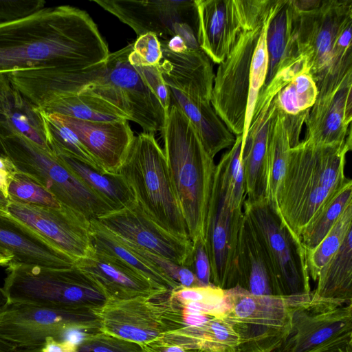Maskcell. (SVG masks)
Wrapping results in <instances>:
<instances>
[{"instance_id":"cell-1","label":"cell","mask_w":352,"mask_h":352,"mask_svg":"<svg viewBox=\"0 0 352 352\" xmlns=\"http://www.w3.org/2000/svg\"><path fill=\"white\" fill-rule=\"evenodd\" d=\"M109 54L91 17L73 6L45 7L25 18L0 23V73L85 69L104 62Z\"/></svg>"},{"instance_id":"cell-2","label":"cell","mask_w":352,"mask_h":352,"mask_svg":"<svg viewBox=\"0 0 352 352\" xmlns=\"http://www.w3.org/2000/svg\"><path fill=\"white\" fill-rule=\"evenodd\" d=\"M352 139L338 145L301 140L289 149L276 197V212L291 232L300 235L327 203L351 179L346 177V154Z\"/></svg>"},{"instance_id":"cell-3","label":"cell","mask_w":352,"mask_h":352,"mask_svg":"<svg viewBox=\"0 0 352 352\" xmlns=\"http://www.w3.org/2000/svg\"><path fill=\"white\" fill-rule=\"evenodd\" d=\"M164 153L191 242H205L216 164L188 117L170 103L164 128Z\"/></svg>"},{"instance_id":"cell-4","label":"cell","mask_w":352,"mask_h":352,"mask_svg":"<svg viewBox=\"0 0 352 352\" xmlns=\"http://www.w3.org/2000/svg\"><path fill=\"white\" fill-rule=\"evenodd\" d=\"M294 37L318 91L339 82L352 72L351 45L341 36L352 25L351 0H293Z\"/></svg>"},{"instance_id":"cell-5","label":"cell","mask_w":352,"mask_h":352,"mask_svg":"<svg viewBox=\"0 0 352 352\" xmlns=\"http://www.w3.org/2000/svg\"><path fill=\"white\" fill-rule=\"evenodd\" d=\"M117 173L124 177L136 201L155 223L180 239L190 241L164 151L154 134L143 132L135 136Z\"/></svg>"},{"instance_id":"cell-6","label":"cell","mask_w":352,"mask_h":352,"mask_svg":"<svg viewBox=\"0 0 352 352\" xmlns=\"http://www.w3.org/2000/svg\"><path fill=\"white\" fill-rule=\"evenodd\" d=\"M6 272L2 288L9 302L90 310L107 300L75 264L51 268L12 261Z\"/></svg>"},{"instance_id":"cell-7","label":"cell","mask_w":352,"mask_h":352,"mask_svg":"<svg viewBox=\"0 0 352 352\" xmlns=\"http://www.w3.org/2000/svg\"><path fill=\"white\" fill-rule=\"evenodd\" d=\"M133 43L87 69L79 93L97 96L126 113L145 133L162 131L166 117L157 98L129 61ZM78 93V94H79Z\"/></svg>"},{"instance_id":"cell-8","label":"cell","mask_w":352,"mask_h":352,"mask_svg":"<svg viewBox=\"0 0 352 352\" xmlns=\"http://www.w3.org/2000/svg\"><path fill=\"white\" fill-rule=\"evenodd\" d=\"M1 140L6 156L15 170L41 185L61 205L89 221L114 212L105 201L65 166L56 155L46 152L18 134L3 138Z\"/></svg>"},{"instance_id":"cell-9","label":"cell","mask_w":352,"mask_h":352,"mask_svg":"<svg viewBox=\"0 0 352 352\" xmlns=\"http://www.w3.org/2000/svg\"><path fill=\"white\" fill-rule=\"evenodd\" d=\"M265 254L272 274L274 296L285 298L309 295L311 291L306 252L296 236L265 200L243 206Z\"/></svg>"},{"instance_id":"cell-10","label":"cell","mask_w":352,"mask_h":352,"mask_svg":"<svg viewBox=\"0 0 352 352\" xmlns=\"http://www.w3.org/2000/svg\"><path fill=\"white\" fill-rule=\"evenodd\" d=\"M227 309L223 319L236 333L235 352H275L291 331L287 298L256 296L235 286L225 289Z\"/></svg>"},{"instance_id":"cell-11","label":"cell","mask_w":352,"mask_h":352,"mask_svg":"<svg viewBox=\"0 0 352 352\" xmlns=\"http://www.w3.org/2000/svg\"><path fill=\"white\" fill-rule=\"evenodd\" d=\"M274 1L263 15L243 28L214 74L210 102L234 136L243 131L251 62L261 30L285 0Z\"/></svg>"},{"instance_id":"cell-12","label":"cell","mask_w":352,"mask_h":352,"mask_svg":"<svg viewBox=\"0 0 352 352\" xmlns=\"http://www.w3.org/2000/svg\"><path fill=\"white\" fill-rule=\"evenodd\" d=\"M170 292L155 296L107 299L90 311L97 318L100 331L140 345L181 327L182 310Z\"/></svg>"},{"instance_id":"cell-13","label":"cell","mask_w":352,"mask_h":352,"mask_svg":"<svg viewBox=\"0 0 352 352\" xmlns=\"http://www.w3.org/2000/svg\"><path fill=\"white\" fill-rule=\"evenodd\" d=\"M100 329L88 309L8 302L0 310V339L16 349L41 348L48 338L63 340L72 329Z\"/></svg>"},{"instance_id":"cell-14","label":"cell","mask_w":352,"mask_h":352,"mask_svg":"<svg viewBox=\"0 0 352 352\" xmlns=\"http://www.w3.org/2000/svg\"><path fill=\"white\" fill-rule=\"evenodd\" d=\"M291 331L275 352H316L352 342V304L307 296L291 298Z\"/></svg>"},{"instance_id":"cell-15","label":"cell","mask_w":352,"mask_h":352,"mask_svg":"<svg viewBox=\"0 0 352 352\" xmlns=\"http://www.w3.org/2000/svg\"><path fill=\"white\" fill-rule=\"evenodd\" d=\"M140 36L153 33L162 40L180 36L188 50H198L195 0H94Z\"/></svg>"},{"instance_id":"cell-16","label":"cell","mask_w":352,"mask_h":352,"mask_svg":"<svg viewBox=\"0 0 352 352\" xmlns=\"http://www.w3.org/2000/svg\"><path fill=\"white\" fill-rule=\"evenodd\" d=\"M272 0H195L197 41L210 60L219 64L243 28L259 19Z\"/></svg>"},{"instance_id":"cell-17","label":"cell","mask_w":352,"mask_h":352,"mask_svg":"<svg viewBox=\"0 0 352 352\" xmlns=\"http://www.w3.org/2000/svg\"><path fill=\"white\" fill-rule=\"evenodd\" d=\"M243 210H232L225 201L215 169L208 205L205 246L210 265V281L223 289L237 285L236 256Z\"/></svg>"},{"instance_id":"cell-18","label":"cell","mask_w":352,"mask_h":352,"mask_svg":"<svg viewBox=\"0 0 352 352\" xmlns=\"http://www.w3.org/2000/svg\"><path fill=\"white\" fill-rule=\"evenodd\" d=\"M3 209L11 217L35 232L75 261L93 249L90 221L82 214L61 205L42 206L7 199Z\"/></svg>"},{"instance_id":"cell-19","label":"cell","mask_w":352,"mask_h":352,"mask_svg":"<svg viewBox=\"0 0 352 352\" xmlns=\"http://www.w3.org/2000/svg\"><path fill=\"white\" fill-rule=\"evenodd\" d=\"M122 241L186 267L191 241L180 239L160 228L135 201L96 219Z\"/></svg>"},{"instance_id":"cell-20","label":"cell","mask_w":352,"mask_h":352,"mask_svg":"<svg viewBox=\"0 0 352 352\" xmlns=\"http://www.w3.org/2000/svg\"><path fill=\"white\" fill-rule=\"evenodd\" d=\"M352 72L338 84L318 91L305 120L303 140L338 145L352 139Z\"/></svg>"},{"instance_id":"cell-21","label":"cell","mask_w":352,"mask_h":352,"mask_svg":"<svg viewBox=\"0 0 352 352\" xmlns=\"http://www.w3.org/2000/svg\"><path fill=\"white\" fill-rule=\"evenodd\" d=\"M278 91L268 87L259 94L246 137L241 160L245 181V201L265 200V153L270 121L276 111Z\"/></svg>"},{"instance_id":"cell-22","label":"cell","mask_w":352,"mask_h":352,"mask_svg":"<svg viewBox=\"0 0 352 352\" xmlns=\"http://www.w3.org/2000/svg\"><path fill=\"white\" fill-rule=\"evenodd\" d=\"M52 113L76 135L105 173H117L135 138L129 120L87 121Z\"/></svg>"},{"instance_id":"cell-23","label":"cell","mask_w":352,"mask_h":352,"mask_svg":"<svg viewBox=\"0 0 352 352\" xmlns=\"http://www.w3.org/2000/svg\"><path fill=\"white\" fill-rule=\"evenodd\" d=\"M93 248V247H92ZM75 265L97 285L106 299H129L168 293L118 259L94 248Z\"/></svg>"},{"instance_id":"cell-24","label":"cell","mask_w":352,"mask_h":352,"mask_svg":"<svg viewBox=\"0 0 352 352\" xmlns=\"http://www.w3.org/2000/svg\"><path fill=\"white\" fill-rule=\"evenodd\" d=\"M161 47L162 58L157 67L166 85L193 99L210 103L214 74L208 56L201 49L175 53L162 44Z\"/></svg>"},{"instance_id":"cell-25","label":"cell","mask_w":352,"mask_h":352,"mask_svg":"<svg viewBox=\"0 0 352 352\" xmlns=\"http://www.w3.org/2000/svg\"><path fill=\"white\" fill-rule=\"evenodd\" d=\"M0 204V249L12 261L51 268L70 267L75 261L35 232L8 214Z\"/></svg>"},{"instance_id":"cell-26","label":"cell","mask_w":352,"mask_h":352,"mask_svg":"<svg viewBox=\"0 0 352 352\" xmlns=\"http://www.w3.org/2000/svg\"><path fill=\"white\" fill-rule=\"evenodd\" d=\"M309 110L289 116L277 107L270 121L265 153V201L276 212L277 194L286 170L289 151L300 141Z\"/></svg>"},{"instance_id":"cell-27","label":"cell","mask_w":352,"mask_h":352,"mask_svg":"<svg viewBox=\"0 0 352 352\" xmlns=\"http://www.w3.org/2000/svg\"><path fill=\"white\" fill-rule=\"evenodd\" d=\"M182 314L181 327L164 333L160 339L187 349L235 352L238 337L222 318L182 311Z\"/></svg>"},{"instance_id":"cell-28","label":"cell","mask_w":352,"mask_h":352,"mask_svg":"<svg viewBox=\"0 0 352 352\" xmlns=\"http://www.w3.org/2000/svg\"><path fill=\"white\" fill-rule=\"evenodd\" d=\"M168 89L170 103L178 107L188 117L212 158L233 145L236 137L217 116L210 102L193 99L174 88L168 87Z\"/></svg>"},{"instance_id":"cell-29","label":"cell","mask_w":352,"mask_h":352,"mask_svg":"<svg viewBox=\"0 0 352 352\" xmlns=\"http://www.w3.org/2000/svg\"><path fill=\"white\" fill-rule=\"evenodd\" d=\"M236 268L238 286L256 296L274 295L270 265L245 215L238 244Z\"/></svg>"},{"instance_id":"cell-30","label":"cell","mask_w":352,"mask_h":352,"mask_svg":"<svg viewBox=\"0 0 352 352\" xmlns=\"http://www.w3.org/2000/svg\"><path fill=\"white\" fill-rule=\"evenodd\" d=\"M18 134L47 153L52 151L45 114L13 87L6 106L0 112V138Z\"/></svg>"},{"instance_id":"cell-31","label":"cell","mask_w":352,"mask_h":352,"mask_svg":"<svg viewBox=\"0 0 352 352\" xmlns=\"http://www.w3.org/2000/svg\"><path fill=\"white\" fill-rule=\"evenodd\" d=\"M90 238L93 248L118 259L148 280L159 290L170 292L180 287L157 266L133 252L96 219L90 221Z\"/></svg>"},{"instance_id":"cell-32","label":"cell","mask_w":352,"mask_h":352,"mask_svg":"<svg viewBox=\"0 0 352 352\" xmlns=\"http://www.w3.org/2000/svg\"><path fill=\"white\" fill-rule=\"evenodd\" d=\"M60 162L87 187L105 201L114 211L123 209L135 200V195L119 173H107L65 154H56Z\"/></svg>"},{"instance_id":"cell-33","label":"cell","mask_w":352,"mask_h":352,"mask_svg":"<svg viewBox=\"0 0 352 352\" xmlns=\"http://www.w3.org/2000/svg\"><path fill=\"white\" fill-rule=\"evenodd\" d=\"M312 292L314 297L352 304V230L341 247L322 267Z\"/></svg>"},{"instance_id":"cell-34","label":"cell","mask_w":352,"mask_h":352,"mask_svg":"<svg viewBox=\"0 0 352 352\" xmlns=\"http://www.w3.org/2000/svg\"><path fill=\"white\" fill-rule=\"evenodd\" d=\"M294 12L292 0L285 1L270 21L266 34L268 69L263 87L274 77L278 66L290 58L291 50L295 45Z\"/></svg>"},{"instance_id":"cell-35","label":"cell","mask_w":352,"mask_h":352,"mask_svg":"<svg viewBox=\"0 0 352 352\" xmlns=\"http://www.w3.org/2000/svg\"><path fill=\"white\" fill-rule=\"evenodd\" d=\"M42 110L47 113H55L87 121L129 120L127 115L120 109L104 99L87 93H79L58 99Z\"/></svg>"},{"instance_id":"cell-36","label":"cell","mask_w":352,"mask_h":352,"mask_svg":"<svg viewBox=\"0 0 352 352\" xmlns=\"http://www.w3.org/2000/svg\"><path fill=\"white\" fill-rule=\"evenodd\" d=\"M242 137L236 136L233 145L224 153L216 170L219 176L226 204L232 210H243L245 181L241 160Z\"/></svg>"},{"instance_id":"cell-37","label":"cell","mask_w":352,"mask_h":352,"mask_svg":"<svg viewBox=\"0 0 352 352\" xmlns=\"http://www.w3.org/2000/svg\"><path fill=\"white\" fill-rule=\"evenodd\" d=\"M351 230L352 204L346 206L322 241L314 248L305 250L308 273L314 281L317 280L322 267L341 247Z\"/></svg>"},{"instance_id":"cell-38","label":"cell","mask_w":352,"mask_h":352,"mask_svg":"<svg viewBox=\"0 0 352 352\" xmlns=\"http://www.w3.org/2000/svg\"><path fill=\"white\" fill-rule=\"evenodd\" d=\"M350 204H352L351 180L327 203L302 232L300 239L305 250L314 248L322 241Z\"/></svg>"},{"instance_id":"cell-39","label":"cell","mask_w":352,"mask_h":352,"mask_svg":"<svg viewBox=\"0 0 352 352\" xmlns=\"http://www.w3.org/2000/svg\"><path fill=\"white\" fill-rule=\"evenodd\" d=\"M318 95L316 84L309 72L296 76L276 96L278 108L287 115L296 116L307 111Z\"/></svg>"},{"instance_id":"cell-40","label":"cell","mask_w":352,"mask_h":352,"mask_svg":"<svg viewBox=\"0 0 352 352\" xmlns=\"http://www.w3.org/2000/svg\"><path fill=\"white\" fill-rule=\"evenodd\" d=\"M45 114L50 146L55 155H67L104 172L69 128L57 120L53 113L45 112Z\"/></svg>"},{"instance_id":"cell-41","label":"cell","mask_w":352,"mask_h":352,"mask_svg":"<svg viewBox=\"0 0 352 352\" xmlns=\"http://www.w3.org/2000/svg\"><path fill=\"white\" fill-rule=\"evenodd\" d=\"M273 16L268 19L263 25L251 62L245 124L241 135L242 142H243L246 137L258 94L263 87L267 78L268 54L266 43V34L270 21Z\"/></svg>"},{"instance_id":"cell-42","label":"cell","mask_w":352,"mask_h":352,"mask_svg":"<svg viewBox=\"0 0 352 352\" xmlns=\"http://www.w3.org/2000/svg\"><path fill=\"white\" fill-rule=\"evenodd\" d=\"M8 199L42 206L58 208L61 206L41 185L16 171L8 184Z\"/></svg>"},{"instance_id":"cell-43","label":"cell","mask_w":352,"mask_h":352,"mask_svg":"<svg viewBox=\"0 0 352 352\" xmlns=\"http://www.w3.org/2000/svg\"><path fill=\"white\" fill-rule=\"evenodd\" d=\"M122 241L133 252L157 266L166 276L175 281L180 286L184 287L200 286L195 275L189 268L133 244Z\"/></svg>"},{"instance_id":"cell-44","label":"cell","mask_w":352,"mask_h":352,"mask_svg":"<svg viewBox=\"0 0 352 352\" xmlns=\"http://www.w3.org/2000/svg\"><path fill=\"white\" fill-rule=\"evenodd\" d=\"M170 296L177 304L183 305L196 302L227 309L225 289L214 285L192 287H179L170 292Z\"/></svg>"},{"instance_id":"cell-45","label":"cell","mask_w":352,"mask_h":352,"mask_svg":"<svg viewBox=\"0 0 352 352\" xmlns=\"http://www.w3.org/2000/svg\"><path fill=\"white\" fill-rule=\"evenodd\" d=\"M162 58L160 39L153 33H146L138 37L128 59L133 66H158Z\"/></svg>"},{"instance_id":"cell-46","label":"cell","mask_w":352,"mask_h":352,"mask_svg":"<svg viewBox=\"0 0 352 352\" xmlns=\"http://www.w3.org/2000/svg\"><path fill=\"white\" fill-rule=\"evenodd\" d=\"M76 352H142L140 344L98 331L77 346Z\"/></svg>"},{"instance_id":"cell-47","label":"cell","mask_w":352,"mask_h":352,"mask_svg":"<svg viewBox=\"0 0 352 352\" xmlns=\"http://www.w3.org/2000/svg\"><path fill=\"white\" fill-rule=\"evenodd\" d=\"M43 0H0V23L25 18L45 8Z\"/></svg>"},{"instance_id":"cell-48","label":"cell","mask_w":352,"mask_h":352,"mask_svg":"<svg viewBox=\"0 0 352 352\" xmlns=\"http://www.w3.org/2000/svg\"><path fill=\"white\" fill-rule=\"evenodd\" d=\"M133 67L140 74L148 88L157 98L163 109L167 113L170 106V93L168 87L166 85L158 67Z\"/></svg>"},{"instance_id":"cell-49","label":"cell","mask_w":352,"mask_h":352,"mask_svg":"<svg viewBox=\"0 0 352 352\" xmlns=\"http://www.w3.org/2000/svg\"><path fill=\"white\" fill-rule=\"evenodd\" d=\"M192 243V250L186 267L195 275L200 286L211 285L210 265L205 242L198 239Z\"/></svg>"},{"instance_id":"cell-50","label":"cell","mask_w":352,"mask_h":352,"mask_svg":"<svg viewBox=\"0 0 352 352\" xmlns=\"http://www.w3.org/2000/svg\"><path fill=\"white\" fill-rule=\"evenodd\" d=\"M142 352H197V350L187 349L179 345L166 342L161 339L140 344Z\"/></svg>"},{"instance_id":"cell-51","label":"cell","mask_w":352,"mask_h":352,"mask_svg":"<svg viewBox=\"0 0 352 352\" xmlns=\"http://www.w3.org/2000/svg\"><path fill=\"white\" fill-rule=\"evenodd\" d=\"M15 173V168L10 160L0 156V191L6 199L8 184Z\"/></svg>"},{"instance_id":"cell-52","label":"cell","mask_w":352,"mask_h":352,"mask_svg":"<svg viewBox=\"0 0 352 352\" xmlns=\"http://www.w3.org/2000/svg\"><path fill=\"white\" fill-rule=\"evenodd\" d=\"M77 345L66 340H58L48 338L36 352H76Z\"/></svg>"},{"instance_id":"cell-53","label":"cell","mask_w":352,"mask_h":352,"mask_svg":"<svg viewBox=\"0 0 352 352\" xmlns=\"http://www.w3.org/2000/svg\"><path fill=\"white\" fill-rule=\"evenodd\" d=\"M12 90L8 74L0 73V112L6 106Z\"/></svg>"},{"instance_id":"cell-54","label":"cell","mask_w":352,"mask_h":352,"mask_svg":"<svg viewBox=\"0 0 352 352\" xmlns=\"http://www.w3.org/2000/svg\"><path fill=\"white\" fill-rule=\"evenodd\" d=\"M160 41L161 44L173 52L182 53L188 50L184 40L179 35H175L168 40Z\"/></svg>"},{"instance_id":"cell-55","label":"cell","mask_w":352,"mask_h":352,"mask_svg":"<svg viewBox=\"0 0 352 352\" xmlns=\"http://www.w3.org/2000/svg\"><path fill=\"white\" fill-rule=\"evenodd\" d=\"M316 352H352V342L326 348Z\"/></svg>"},{"instance_id":"cell-56","label":"cell","mask_w":352,"mask_h":352,"mask_svg":"<svg viewBox=\"0 0 352 352\" xmlns=\"http://www.w3.org/2000/svg\"><path fill=\"white\" fill-rule=\"evenodd\" d=\"M14 260V256L0 249V265L8 266Z\"/></svg>"},{"instance_id":"cell-57","label":"cell","mask_w":352,"mask_h":352,"mask_svg":"<svg viewBox=\"0 0 352 352\" xmlns=\"http://www.w3.org/2000/svg\"><path fill=\"white\" fill-rule=\"evenodd\" d=\"M14 346L0 339V352H13Z\"/></svg>"},{"instance_id":"cell-58","label":"cell","mask_w":352,"mask_h":352,"mask_svg":"<svg viewBox=\"0 0 352 352\" xmlns=\"http://www.w3.org/2000/svg\"><path fill=\"white\" fill-rule=\"evenodd\" d=\"M8 297L2 287H0V310L8 303Z\"/></svg>"},{"instance_id":"cell-59","label":"cell","mask_w":352,"mask_h":352,"mask_svg":"<svg viewBox=\"0 0 352 352\" xmlns=\"http://www.w3.org/2000/svg\"><path fill=\"white\" fill-rule=\"evenodd\" d=\"M0 156L6 157L1 138H0Z\"/></svg>"},{"instance_id":"cell-60","label":"cell","mask_w":352,"mask_h":352,"mask_svg":"<svg viewBox=\"0 0 352 352\" xmlns=\"http://www.w3.org/2000/svg\"><path fill=\"white\" fill-rule=\"evenodd\" d=\"M6 199L5 198V197L3 196L2 192L0 191V204H4L6 203Z\"/></svg>"},{"instance_id":"cell-61","label":"cell","mask_w":352,"mask_h":352,"mask_svg":"<svg viewBox=\"0 0 352 352\" xmlns=\"http://www.w3.org/2000/svg\"><path fill=\"white\" fill-rule=\"evenodd\" d=\"M197 352H214V351H205V350H197Z\"/></svg>"}]
</instances>
